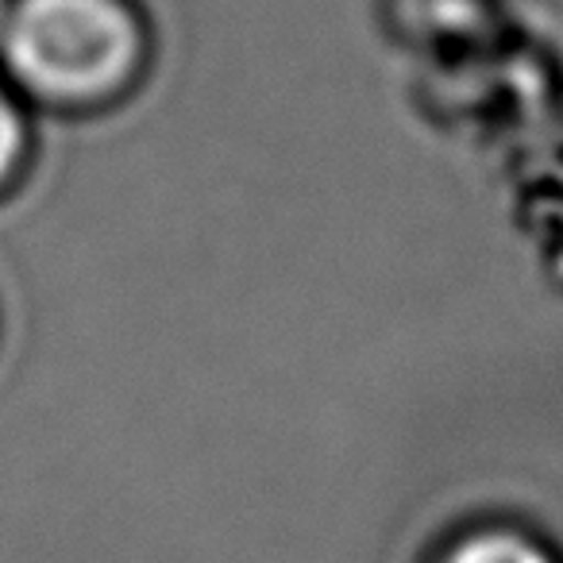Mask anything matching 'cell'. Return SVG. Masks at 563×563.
<instances>
[{"mask_svg":"<svg viewBox=\"0 0 563 563\" xmlns=\"http://www.w3.org/2000/svg\"><path fill=\"white\" fill-rule=\"evenodd\" d=\"M0 55L32 97L97 104L135 81L147 32L128 0H12Z\"/></svg>","mask_w":563,"mask_h":563,"instance_id":"cell-1","label":"cell"},{"mask_svg":"<svg viewBox=\"0 0 563 563\" xmlns=\"http://www.w3.org/2000/svg\"><path fill=\"white\" fill-rule=\"evenodd\" d=\"M448 563H548V555L509 532H483V537L463 540Z\"/></svg>","mask_w":563,"mask_h":563,"instance_id":"cell-2","label":"cell"},{"mask_svg":"<svg viewBox=\"0 0 563 563\" xmlns=\"http://www.w3.org/2000/svg\"><path fill=\"white\" fill-rule=\"evenodd\" d=\"M24 117H20L16 101H12L4 89H0V186L16 174L20 158H24Z\"/></svg>","mask_w":563,"mask_h":563,"instance_id":"cell-3","label":"cell"},{"mask_svg":"<svg viewBox=\"0 0 563 563\" xmlns=\"http://www.w3.org/2000/svg\"><path fill=\"white\" fill-rule=\"evenodd\" d=\"M9 4L12 0H0V32H4V20H9Z\"/></svg>","mask_w":563,"mask_h":563,"instance_id":"cell-4","label":"cell"}]
</instances>
